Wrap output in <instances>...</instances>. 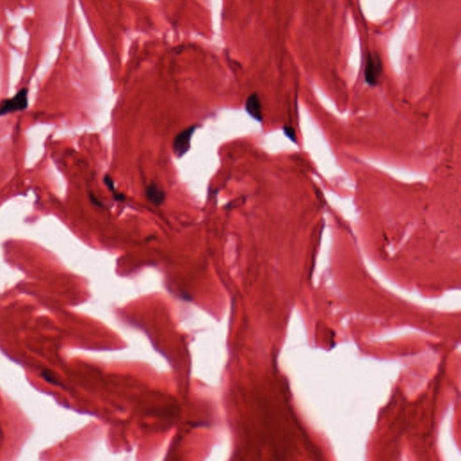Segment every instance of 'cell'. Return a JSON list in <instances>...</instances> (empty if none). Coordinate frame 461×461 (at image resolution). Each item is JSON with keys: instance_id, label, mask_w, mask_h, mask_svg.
<instances>
[{"instance_id": "6da1fadb", "label": "cell", "mask_w": 461, "mask_h": 461, "mask_svg": "<svg viewBox=\"0 0 461 461\" xmlns=\"http://www.w3.org/2000/svg\"><path fill=\"white\" fill-rule=\"evenodd\" d=\"M383 74V61L376 51L367 52L364 68V80L367 85L376 87L378 85Z\"/></svg>"}, {"instance_id": "7a4b0ae2", "label": "cell", "mask_w": 461, "mask_h": 461, "mask_svg": "<svg viewBox=\"0 0 461 461\" xmlns=\"http://www.w3.org/2000/svg\"><path fill=\"white\" fill-rule=\"evenodd\" d=\"M28 107V90L22 89L11 99L0 102V116L26 110Z\"/></svg>"}, {"instance_id": "3957f363", "label": "cell", "mask_w": 461, "mask_h": 461, "mask_svg": "<svg viewBox=\"0 0 461 461\" xmlns=\"http://www.w3.org/2000/svg\"><path fill=\"white\" fill-rule=\"evenodd\" d=\"M196 129H197V126L192 125L188 128L184 129L176 135L173 140V143H172V149L178 158L183 157L184 155L190 149L191 138Z\"/></svg>"}, {"instance_id": "277c9868", "label": "cell", "mask_w": 461, "mask_h": 461, "mask_svg": "<svg viewBox=\"0 0 461 461\" xmlns=\"http://www.w3.org/2000/svg\"><path fill=\"white\" fill-rule=\"evenodd\" d=\"M245 110L253 119L261 122L263 120L262 105L257 93H252L248 97L245 102Z\"/></svg>"}, {"instance_id": "5b68a950", "label": "cell", "mask_w": 461, "mask_h": 461, "mask_svg": "<svg viewBox=\"0 0 461 461\" xmlns=\"http://www.w3.org/2000/svg\"><path fill=\"white\" fill-rule=\"evenodd\" d=\"M145 195L147 200L156 206L162 205L166 198L165 192L156 184H150L146 188Z\"/></svg>"}, {"instance_id": "8992f818", "label": "cell", "mask_w": 461, "mask_h": 461, "mask_svg": "<svg viewBox=\"0 0 461 461\" xmlns=\"http://www.w3.org/2000/svg\"><path fill=\"white\" fill-rule=\"evenodd\" d=\"M105 183H106V185H107V187L108 188V189H109V190H110V191H111V192L114 194V197H115V200H124V196L116 192V190H115V182H114V180H113V179H112L110 176L107 175L106 177H105Z\"/></svg>"}, {"instance_id": "52a82bcc", "label": "cell", "mask_w": 461, "mask_h": 461, "mask_svg": "<svg viewBox=\"0 0 461 461\" xmlns=\"http://www.w3.org/2000/svg\"><path fill=\"white\" fill-rule=\"evenodd\" d=\"M283 131H284V133L286 137H288L290 139L291 141H294V142H296L297 141V137H296V132H295V129L291 126H288V125H285L283 127Z\"/></svg>"}]
</instances>
